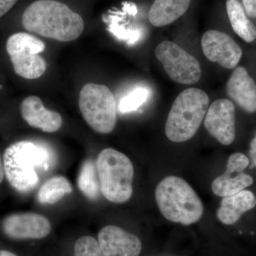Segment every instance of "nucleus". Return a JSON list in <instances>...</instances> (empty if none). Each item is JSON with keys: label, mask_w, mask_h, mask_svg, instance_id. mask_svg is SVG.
Masks as SVG:
<instances>
[{"label": "nucleus", "mask_w": 256, "mask_h": 256, "mask_svg": "<svg viewBox=\"0 0 256 256\" xmlns=\"http://www.w3.org/2000/svg\"><path fill=\"white\" fill-rule=\"evenodd\" d=\"M74 256H104L98 242L94 237H80L74 246Z\"/></svg>", "instance_id": "nucleus-22"}, {"label": "nucleus", "mask_w": 256, "mask_h": 256, "mask_svg": "<svg viewBox=\"0 0 256 256\" xmlns=\"http://www.w3.org/2000/svg\"><path fill=\"white\" fill-rule=\"evenodd\" d=\"M226 92L245 112H256V82L244 67L234 69L227 82Z\"/></svg>", "instance_id": "nucleus-15"}, {"label": "nucleus", "mask_w": 256, "mask_h": 256, "mask_svg": "<svg viewBox=\"0 0 256 256\" xmlns=\"http://www.w3.org/2000/svg\"><path fill=\"white\" fill-rule=\"evenodd\" d=\"M201 44L205 56L224 68H236L242 58V48L224 32L208 30L204 34Z\"/></svg>", "instance_id": "nucleus-9"}, {"label": "nucleus", "mask_w": 256, "mask_h": 256, "mask_svg": "<svg viewBox=\"0 0 256 256\" xmlns=\"http://www.w3.org/2000/svg\"><path fill=\"white\" fill-rule=\"evenodd\" d=\"M154 54L173 82L192 85L201 78L202 68L198 60L174 42H161Z\"/></svg>", "instance_id": "nucleus-8"}, {"label": "nucleus", "mask_w": 256, "mask_h": 256, "mask_svg": "<svg viewBox=\"0 0 256 256\" xmlns=\"http://www.w3.org/2000/svg\"><path fill=\"white\" fill-rule=\"evenodd\" d=\"M156 198L164 218L188 226L201 220L204 214L202 200L193 188L183 178L166 176L156 186Z\"/></svg>", "instance_id": "nucleus-3"}, {"label": "nucleus", "mask_w": 256, "mask_h": 256, "mask_svg": "<svg viewBox=\"0 0 256 256\" xmlns=\"http://www.w3.org/2000/svg\"><path fill=\"white\" fill-rule=\"evenodd\" d=\"M249 158L252 160V164L256 168V132L254 134L252 142L250 143V149L248 152Z\"/></svg>", "instance_id": "nucleus-25"}, {"label": "nucleus", "mask_w": 256, "mask_h": 256, "mask_svg": "<svg viewBox=\"0 0 256 256\" xmlns=\"http://www.w3.org/2000/svg\"><path fill=\"white\" fill-rule=\"evenodd\" d=\"M250 160L242 153H234L229 156L225 172L214 180L212 190L216 196L225 197L235 194L252 186L254 178L244 172Z\"/></svg>", "instance_id": "nucleus-11"}, {"label": "nucleus", "mask_w": 256, "mask_h": 256, "mask_svg": "<svg viewBox=\"0 0 256 256\" xmlns=\"http://www.w3.org/2000/svg\"><path fill=\"white\" fill-rule=\"evenodd\" d=\"M78 186L82 194L89 200H96L100 193V182L97 169L92 160L84 162L78 178Z\"/></svg>", "instance_id": "nucleus-20"}, {"label": "nucleus", "mask_w": 256, "mask_h": 256, "mask_svg": "<svg viewBox=\"0 0 256 256\" xmlns=\"http://www.w3.org/2000/svg\"><path fill=\"white\" fill-rule=\"evenodd\" d=\"M210 97L196 88L186 89L175 99L165 124V134L172 142H184L196 134L210 107Z\"/></svg>", "instance_id": "nucleus-4"}, {"label": "nucleus", "mask_w": 256, "mask_h": 256, "mask_svg": "<svg viewBox=\"0 0 256 256\" xmlns=\"http://www.w3.org/2000/svg\"><path fill=\"white\" fill-rule=\"evenodd\" d=\"M149 95V90L144 88H137L134 89L120 101L119 112L120 114H128L137 110L140 106L146 102Z\"/></svg>", "instance_id": "nucleus-21"}, {"label": "nucleus", "mask_w": 256, "mask_h": 256, "mask_svg": "<svg viewBox=\"0 0 256 256\" xmlns=\"http://www.w3.org/2000/svg\"><path fill=\"white\" fill-rule=\"evenodd\" d=\"M256 206V197L254 194L244 190L235 194L224 197L217 210V218L225 225H233L242 218V214Z\"/></svg>", "instance_id": "nucleus-16"}, {"label": "nucleus", "mask_w": 256, "mask_h": 256, "mask_svg": "<svg viewBox=\"0 0 256 256\" xmlns=\"http://www.w3.org/2000/svg\"><path fill=\"white\" fill-rule=\"evenodd\" d=\"M226 12L232 28L240 38L247 43L256 40V26L248 18L238 0H227Z\"/></svg>", "instance_id": "nucleus-18"}, {"label": "nucleus", "mask_w": 256, "mask_h": 256, "mask_svg": "<svg viewBox=\"0 0 256 256\" xmlns=\"http://www.w3.org/2000/svg\"><path fill=\"white\" fill-rule=\"evenodd\" d=\"M79 109L87 124L100 134L112 132L117 124V102L110 88L100 84H86L79 94Z\"/></svg>", "instance_id": "nucleus-6"}, {"label": "nucleus", "mask_w": 256, "mask_h": 256, "mask_svg": "<svg viewBox=\"0 0 256 256\" xmlns=\"http://www.w3.org/2000/svg\"><path fill=\"white\" fill-rule=\"evenodd\" d=\"M0 256H18L13 252H8V250H0Z\"/></svg>", "instance_id": "nucleus-27"}, {"label": "nucleus", "mask_w": 256, "mask_h": 256, "mask_svg": "<svg viewBox=\"0 0 256 256\" xmlns=\"http://www.w3.org/2000/svg\"><path fill=\"white\" fill-rule=\"evenodd\" d=\"M22 25L26 31L56 41L77 40L85 28L80 14L55 0H36L25 10Z\"/></svg>", "instance_id": "nucleus-1"}, {"label": "nucleus", "mask_w": 256, "mask_h": 256, "mask_svg": "<svg viewBox=\"0 0 256 256\" xmlns=\"http://www.w3.org/2000/svg\"><path fill=\"white\" fill-rule=\"evenodd\" d=\"M73 192L72 184L64 176H54L42 184L37 198L42 204H54Z\"/></svg>", "instance_id": "nucleus-19"}, {"label": "nucleus", "mask_w": 256, "mask_h": 256, "mask_svg": "<svg viewBox=\"0 0 256 256\" xmlns=\"http://www.w3.org/2000/svg\"><path fill=\"white\" fill-rule=\"evenodd\" d=\"M53 162V154L47 146L30 141L13 143L3 156L4 175L16 191L26 193L40 182L38 170L46 172Z\"/></svg>", "instance_id": "nucleus-2"}, {"label": "nucleus", "mask_w": 256, "mask_h": 256, "mask_svg": "<svg viewBox=\"0 0 256 256\" xmlns=\"http://www.w3.org/2000/svg\"><path fill=\"white\" fill-rule=\"evenodd\" d=\"M207 132L224 146H230L236 138V108L228 99H218L208 107L204 118Z\"/></svg>", "instance_id": "nucleus-10"}, {"label": "nucleus", "mask_w": 256, "mask_h": 256, "mask_svg": "<svg viewBox=\"0 0 256 256\" xmlns=\"http://www.w3.org/2000/svg\"><path fill=\"white\" fill-rule=\"evenodd\" d=\"M18 0H0V18L8 12Z\"/></svg>", "instance_id": "nucleus-24"}, {"label": "nucleus", "mask_w": 256, "mask_h": 256, "mask_svg": "<svg viewBox=\"0 0 256 256\" xmlns=\"http://www.w3.org/2000/svg\"><path fill=\"white\" fill-rule=\"evenodd\" d=\"M101 194L112 203L122 204L132 197L134 168L124 153L106 148L100 152L96 163Z\"/></svg>", "instance_id": "nucleus-5"}, {"label": "nucleus", "mask_w": 256, "mask_h": 256, "mask_svg": "<svg viewBox=\"0 0 256 256\" xmlns=\"http://www.w3.org/2000/svg\"><path fill=\"white\" fill-rule=\"evenodd\" d=\"M104 256H139L142 242L134 234L116 226H107L98 234Z\"/></svg>", "instance_id": "nucleus-13"}, {"label": "nucleus", "mask_w": 256, "mask_h": 256, "mask_svg": "<svg viewBox=\"0 0 256 256\" xmlns=\"http://www.w3.org/2000/svg\"><path fill=\"white\" fill-rule=\"evenodd\" d=\"M4 176V165H3V161L2 160L1 156H0V184L2 182Z\"/></svg>", "instance_id": "nucleus-26"}, {"label": "nucleus", "mask_w": 256, "mask_h": 256, "mask_svg": "<svg viewBox=\"0 0 256 256\" xmlns=\"http://www.w3.org/2000/svg\"><path fill=\"white\" fill-rule=\"evenodd\" d=\"M20 111L22 117L28 126L45 132H56L63 124L62 116L56 111L46 109L37 96H28L24 99Z\"/></svg>", "instance_id": "nucleus-14"}, {"label": "nucleus", "mask_w": 256, "mask_h": 256, "mask_svg": "<svg viewBox=\"0 0 256 256\" xmlns=\"http://www.w3.org/2000/svg\"><path fill=\"white\" fill-rule=\"evenodd\" d=\"M3 230L14 239H41L50 234L52 226L48 218L35 213H18L4 218Z\"/></svg>", "instance_id": "nucleus-12"}, {"label": "nucleus", "mask_w": 256, "mask_h": 256, "mask_svg": "<svg viewBox=\"0 0 256 256\" xmlns=\"http://www.w3.org/2000/svg\"><path fill=\"white\" fill-rule=\"evenodd\" d=\"M46 45L37 37L24 33L14 34L8 38L6 50L15 74L22 78L36 79L46 70V62L40 55Z\"/></svg>", "instance_id": "nucleus-7"}, {"label": "nucleus", "mask_w": 256, "mask_h": 256, "mask_svg": "<svg viewBox=\"0 0 256 256\" xmlns=\"http://www.w3.org/2000/svg\"><path fill=\"white\" fill-rule=\"evenodd\" d=\"M242 4L248 16L256 18V0H242Z\"/></svg>", "instance_id": "nucleus-23"}, {"label": "nucleus", "mask_w": 256, "mask_h": 256, "mask_svg": "<svg viewBox=\"0 0 256 256\" xmlns=\"http://www.w3.org/2000/svg\"><path fill=\"white\" fill-rule=\"evenodd\" d=\"M192 0H154L148 18L150 22L162 28L174 22L188 11Z\"/></svg>", "instance_id": "nucleus-17"}]
</instances>
